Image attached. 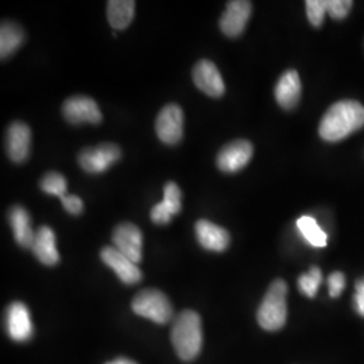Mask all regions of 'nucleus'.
<instances>
[{"instance_id": "nucleus-1", "label": "nucleus", "mask_w": 364, "mask_h": 364, "mask_svg": "<svg viewBox=\"0 0 364 364\" xmlns=\"http://www.w3.org/2000/svg\"><path fill=\"white\" fill-rule=\"evenodd\" d=\"M364 126V107L356 100H340L321 119L318 134L326 142L346 139Z\"/></svg>"}, {"instance_id": "nucleus-2", "label": "nucleus", "mask_w": 364, "mask_h": 364, "mask_svg": "<svg viewBox=\"0 0 364 364\" xmlns=\"http://www.w3.org/2000/svg\"><path fill=\"white\" fill-rule=\"evenodd\" d=\"M171 343L183 362H191L198 356L203 347L201 318L195 311H183L171 326Z\"/></svg>"}, {"instance_id": "nucleus-3", "label": "nucleus", "mask_w": 364, "mask_h": 364, "mask_svg": "<svg viewBox=\"0 0 364 364\" xmlns=\"http://www.w3.org/2000/svg\"><path fill=\"white\" fill-rule=\"evenodd\" d=\"M287 285L284 279L272 282L257 313L259 326L269 332L282 329L287 318Z\"/></svg>"}, {"instance_id": "nucleus-4", "label": "nucleus", "mask_w": 364, "mask_h": 364, "mask_svg": "<svg viewBox=\"0 0 364 364\" xmlns=\"http://www.w3.org/2000/svg\"><path fill=\"white\" fill-rule=\"evenodd\" d=\"M135 314L149 318L156 324H166L173 317V306L166 294L156 289H144L132 299Z\"/></svg>"}, {"instance_id": "nucleus-5", "label": "nucleus", "mask_w": 364, "mask_h": 364, "mask_svg": "<svg viewBox=\"0 0 364 364\" xmlns=\"http://www.w3.org/2000/svg\"><path fill=\"white\" fill-rule=\"evenodd\" d=\"M122 158V150L117 144H102L84 149L78 156V164L87 173L100 174L109 169Z\"/></svg>"}, {"instance_id": "nucleus-6", "label": "nucleus", "mask_w": 364, "mask_h": 364, "mask_svg": "<svg viewBox=\"0 0 364 364\" xmlns=\"http://www.w3.org/2000/svg\"><path fill=\"white\" fill-rule=\"evenodd\" d=\"M156 131L162 144L174 146L178 144L183 135V112L177 105H165L158 114Z\"/></svg>"}, {"instance_id": "nucleus-7", "label": "nucleus", "mask_w": 364, "mask_h": 364, "mask_svg": "<svg viewBox=\"0 0 364 364\" xmlns=\"http://www.w3.org/2000/svg\"><path fill=\"white\" fill-rule=\"evenodd\" d=\"M112 242L114 247L134 263L138 264L142 260L144 236L142 231L135 224L129 221L117 224L112 232Z\"/></svg>"}, {"instance_id": "nucleus-8", "label": "nucleus", "mask_w": 364, "mask_h": 364, "mask_svg": "<svg viewBox=\"0 0 364 364\" xmlns=\"http://www.w3.org/2000/svg\"><path fill=\"white\" fill-rule=\"evenodd\" d=\"M63 115L70 124H99L103 115L97 103L88 96H73L63 105Z\"/></svg>"}, {"instance_id": "nucleus-9", "label": "nucleus", "mask_w": 364, "mask_h": 364, "mask_svg": "<svg viewBox=\"0 0 364 364\" xmlns=\"http://www.w3.org/2000/svg\"><path fill=\"white\" fill-rule=\"evenodd\" d=\"M252 13V3L247 0H234L227 3V9L221 15L220 30L230 38L239 37L247 25Z\"/></svg>"}, {"instance_id": "nucleus-10", "label": "nucleus", "mask_w": 364, "mask_h": 364, "mask_svg": "<svg viewBox=\"0 0 364 364\" xmlns=\"http://www.w3.org/2000/svg\"><path fill=\"white\" fill-rule=\"evenodd\" d=\"M254 154V147L246 139H237L225 144L218 154V168L224 173H235L243 169Z\"/></svg>"}, {"instance_id": "nucleus-11", "label": "nucleus", "mask_w": 364, "mask_h": 364, "mask_svg": "<svg viewBox=\"0 0 364 364\" xmlns=\"http://www.w3.org/2000/svg\"><path fill=\"white\" fill-rule=\"evenodd\" d=\"M100 258L109 269H112L117 273L119 279L123 284L135 285V284L141 282L142 272L139 270L136 263L129 259L126 255H123L120 251H117L114 246L103 248L100 251Z\"/></svg>"}, {"instance_id": "nucleus-12", "label": "nucleus", "mask_w": 364, "mask_h": 364, "mask_svg": "<svg viewBox=\"0 0 364 364\" xmlns=\"http://www.w3.org/2000/svg\"><path fill=\"white\" fill-rule=\"evenodd\" d=\"M6 326L9 336L13 338L14 341L23 343L31 338L34 329L28 308L25 304L16 301L7 308Z\"/></svg>"}, {"instance_id": "nucleus-13", "label": "nucleus", "mask_w": 364, "mask_h": 364, "mask_svg": "<svg viewBox=\"0 0 364 364\" xmlns=\"http://www.w3.org/2000/svg\"><path fill=\"white\" fill-rule=\"evenodd\" d=\"M193 81L201 92L210 97H220L225 92V85L219 69L209 60H200L193 68Z\"/></svg>"}, {"instance_id": "nucleus-14", "label": "nucleus", "mask_w": 364, "mask_h": 364, "mask_svg": "<svg viewBox=\"0 0 364 364\" xmlns=\"http://www.w3.org/2000/svg\"><path fill=\"white\" fill-rule=\"evenodd\" d=\"M31 131L23 122H14L7 129L6 150L15 164L25 162L30 153Z\"/></svg>"}, {"instance_id": "nucleus-15", "label": "nucleus", "mask_w": 364, "mask_h": 364, "mask_svg": "<svg viewBox=\"0 0 364 364\" xmlns=\"http://www.w3.org/2000/svg\"><path fill=\"white\" fill-rule=\"evenodd\" d=\"M195 230L198 243L205 250L223 252L230 246L231 237L227 230L212 221L198 220L196 223Z\"/></svg>"}, {"instance_id": "nucleus-16", "label": "nucleus", "mask_w": 364, "mask_h": 364, "mask_svg": "<svg viewBox=\"0 0 364 364\" xmlns=\"http://www.w3.org/2000/svg\"><path fill=\"white\" fill-rule=\"evenodd\" d=\"M301 80L297 70H287L275 85V100L284 109L290 111L299 105L301 99Z\"/></svg>"}, {"instance_id": "nucleus-17", "label": "nucleus", "mask_w": 364, "mask_h": 364, "mask_svg": "<svg viewBox=\"0 0 364 364\" xmlns=\"http://www.w3.org/2000/svg\"><path fill=\"white\" fill-rule=\"evenodd\" d=\"M31 251L45 266H55L60 262V254L55 247V235L50 227H39L34 236Z\"/></svg>"}, {"instance_id": "nucleus-18", "label": "nucleus", "mask_w": 364, "mask_h": 364, "mask_svg": "<svg viewBox=\"0 0 364 364\" xmlns=\"http://www.w3.org/2000/svg\"><path fill=\"white\" fill-rule=\"evenodd\" d=\"M9 221L16 243L23 248H31L36 232L31 230V220L26 209L15 205L9 210Z\"/></svg>"}, {"instance_id": "nucleus-19", "label": "nucleus", "mask_w": 364, "mask_h": 364, "mask_svg": "<svg viewBox=\"0 0 364 364\" xmlns=\"http://www.w3.org/2000/svg\"><path fill=\"white\" fill-rule=\"evenodd\" d=\"M135 14V1L132 0H109L107 3V19L115 30H124L130 26Z\"/></svg>"}, {"instance_id": "nucleus-20", "label": "nucleus", "mask_w": 364, "mask_h": 364, "mask_svg": "<svg viewBox=\"0 0 364 364\" xmlns=\"http://www.w3.org/2000/svg\"><path fill=\"white\" fill-rule=\"evenodd\" d=\"M25 41L23 28L14 22H3L0 27V57L6 60L16 52Z\"/></svg>"}, {"instance_id": "nucleus-21", "label": "nucleus", "mask_w": 364, "mask_h": 364, "mask_svg": "<svg viewBox=\"0 0 364 364\" xmlns=\"http://www.w3.org/2000/svg\"><path fill=\"white\" fill-rule=\"evenodd\" d=\"M297 227L304 237L314 247H326V235L312 218L302 216L297 220Z\"/></svg>"}, {"instance_id": "nucleus-22", "label": "nucleus", "mask_w": 364, "mask_h": 364, "mask_svg": "<svg viewBox=\"0 0 364 364\" xmlns=\"http://www.w3.org/2000/svg\"><path fill=\"white\" fill-rule=\"evenodd\" d=\"M39 186L45 193L63 198L66 196L68 182L63 174H60L57 171H50L42 177V180L39 182Z\"/></svg>"}, {"instance_id": "nucleus-23", "label": "nucleus", "mask_w": 364, "mask_h": 364, "mask_svg": "<svg viewBox=\"0 0 364 364\" xmlns=\"http://www.w3.org/2000/svg\"><path fill=\"white\" fill-rule=\"evenodd\" d=\"M323 282L321 270L313 266L309 273L302 274L299 278V287L301 293L309 299H313L318 290V287Z\"/></svg>"}, {"instance_id": "nucleus-24", "label": "nucleus", "mask_w": 364, "mask_h": 364, "mask_svg": "<svg viewBox=\"0 0 364 364\" xmlns=\"http://www.w3.org/2000/svg\"><path fill=\"white\" fill-rule=\"evenodd\" d=\"M164 204L169 208L171 215H177L181 210V189L176 182H168L165 185Z\"/></svg>"}, {"instance_id": "nucleus-25", "label": "nucleus", "mask_w": 364, "mask_h": 364, "mask_svg": "<svg viewBox=\"0 0 364 364\" xmlns=\"http://www.w3.org/2000/svg\"><path fill=\"white\" fill-rule=\"evenodd\" d=\"M305 6H306V14H308L309 22L314 27L321 26L324 23L326 14L328 13L326 0H308Z\"/></svg>"}, {"instance_id": "nucleus-26", "label": "nucleus", "mask_w": 364, "mask_h": 364, "mask_svg": "<svg viewBox=\"0 0 364 364\" xmlns=\"http://www.w3.org/2000/svg\"><path fill=\"white\" fill-rule=\"evenodd\" d=\"M353 1L351 0H326L328 13L336 21L347 18V15L351 11Z\"/></svg>"}, {"instance_id": "nucleus-27", "label": "nucleus", "mask_w": 364, "mask_h": 364, "mask_svg": "<svg viewBox=\"0 0 364 364\" xmlns=\"http://www.w3.org/2000/svg\"><path fill=\"white\" fill-rule=\"evenodd\" d=\"M150 218H151L153 223L159 224V225H165V224H169L171 218H173V215H171L169 208L164 204V201H161V203H158V204L154 205L153 209H151Z\"/></svg>"}, {"instance_id": "nucleus-28", "label": "nucleus", "mask_w": 364, "mask_h": 364, "mask_svg": "<svg viewBox=\"0 0 364 364\" xmlns=\"http://www.w3.org/2000/svg\"><path fill=\"white\" fill-rule=\"evenodd\" d=\"M328 287H329L331 297H333V299L338 297L341 294V291L344 290V287H346L344 274L340 273V272L331 274L329 278H328Z\"/></svg>"}, {"instance_id": "nucleus-29", "label": "nucleus", "mask_w": 364, "mask_h": 364, "mask_svg": "<svg viewBox=\"0 0 364 364\" xmlns=\"http://www.w3.org/2000/svg\"><path fill=\"white\" fill-rule=\"evenodd\" d=\"M61 203H63V205H64V208H65L68 213L75 215V216L82 213L84 204H82V200H81L80 197H77V196H65V197L61 198Z\"/></svg>"}, {"instance_id": "nucleus-30", "label": "nucleus", "mask_w": 364, "mask_h": 364, "mask_svg": "<svg viewBox=\"0 0 364 364\" xmlns=\"http://www.w3.org/2000/svg\"><path fill=\"white\" fill-rule=\"evenodd\" d=\"M105 364H136L134 360H130V359H126V358H119V359H115V360H111V362H108V363Z\"/></svg>"}, {"instance_id": "nucleus-31", "label": "nucleus", "mask_w": 364, "mask_h": 364, "mask_svg": "<svg viewBox=\"0 0 364 364\" xmlns=\"http://www.w3.org/2000/svg\"><path fill=\"white\" fill-rule=\"evenodd\" d=\"M356 294L364 297V278L359 279V281L356 282Z\"/></svg>"}]
</instances>
